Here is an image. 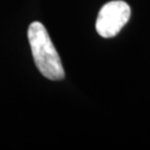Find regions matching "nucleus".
Wrapping results in <instances>:
<instances>
[{
  "mask_svg": "<svg viewBox=\"0 0 150 150\" xmlns=\"http://www.w3.org/2000/svg\"><path fill=\"white\" fill-rule=\"evenodd\" d=\"M28 40L36 67L41 75L50 80L64 79V70L62 62L49 37L47 29L41 22L33 21L29 26Z\"/></svg>",
  "mask_w": 150,
  "mask_h": 150,
  "instance_id": "nucleus-1",
  "label": "nucleus"
},
{
  "mask_svg": "<svg viewBox=\"0 0 150 150\" xmlns=\"http://www.w3.org/2000/svg\"><path fill=\"white\" fill-rule=\"evenodd\" d=\"M130 7L122 0L109 1L103 5L97 17L96 30L103 38L118 35L130 18Z\"/></svg>",
  "mask_w": 150,
  "mask_h": 150,
  "instance_id": "nucleus-2",
  "label": "nucleus"
}]
</instances>
